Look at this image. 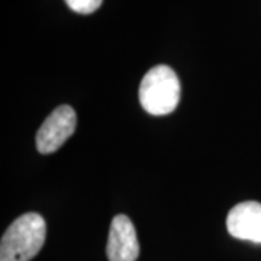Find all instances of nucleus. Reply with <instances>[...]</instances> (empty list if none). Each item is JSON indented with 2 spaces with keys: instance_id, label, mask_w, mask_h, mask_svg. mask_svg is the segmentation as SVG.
Here are the masks:
<instances>
[{
  "instance_id": "f257e3e1",
  "label": "nucleus",
  "mask_w": 261,
  "mask_h": 261,
  "mask_svg": "<svg viewBox=\"0 0 261 261\" xmlns=\"http://www.w3.org/2000/svg\"><path fill=\"white\" fill-rule=\"evenodd\" d=\"M47 237V225L39 214H29L15 219L0 243V261H31L41 251Z\"/></svg>"
},
{
  "instance_id": "f03ea898",
  "label": "nucleus",
  "mask_w": 261,
  "mask_h": 261,
  "mask_svg": "<svg viewBox=\"0 0 261 261\" xmlns=\"http://www.w3.org/2000/svg\"><path fill=\"white\" fill-rule=\"evenodd\" d=\"M180 92V80L171 67H152L140 84L141 106L154 116L168 115L177 108Z\"/></svg>"
},
{
  "instance_id": "7ed1b4c3",
  "label": "nucleus",
  "mask_w": 261,
  "mask_h": 261,
  "mask_svg": "<svg viewBox=\"0 0 261 261\" xmlns=\"http://www.w3.org/2000/svg\"><path fill=\"white\" fill-rule=\"evenodd\" d=\"M77 116L68 105L58 106L41 125L37 134V148L41 154L56 152L75 130Z\"/></svg>"
},
{
  "instance_id": "20e7f679",
  "label": "nucleus",
  "mask_w": 261,
  "mask_h": 261,
  "mask_svg": "<svg viewBox=\"0 0 261 261\" xmlns=\"http://www.w3.org/2000/svg\"><path fill=\"white\" fill-rule=\"evenodd\" d=\"M106 254L109 261H137L140 255V243L135 226L126 215H116L113 218Z\"/></svg>"
},
{
  "instance_id": "39448f33",
  "label": "nucleus",
  "mask_w": 261,
  "mask_h": 261,
  "mask_svg": "<svg viewBox=\"0 0 261 261\" xmlns=\"http://www.w3.org/2000/svg\"><path fill=\"white\" fill-rule=\"evenodd\" d=\"M226 228L233 238L261 244V203L250 200L233 206L226 218Z\"/></svg>"
},
{
  "instance_id": "423d86ee",
  "label": "nucleus",
  "mask_w": 261,
  "mask_h": 261,
  "mask_svg": "<svg viewBox=\"0 0 261 261\" xmlns=\"http://www.w3.org/2000/svg\"><path fill=\"white\" fill-rule=\"evenodd\" d=\"M70 9L80 15H90L102 6L103 0H64Z\"/></svg>"
}]
</instances>
